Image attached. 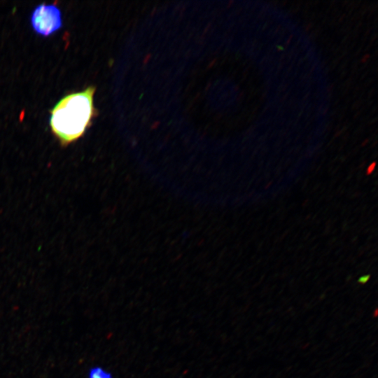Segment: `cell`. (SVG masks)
<instances>
[{
    "instance_id": "4",
    "label": "cell",
    "mask_w": 378,
    "mask_h": 378,
    "mask_svg": "<svg viewBox=\"0 0 378 378\" xmlns=\"http://www.w3.org/2000/svg\"><path fill=\"white\" fill-rule=\"evenodd\" d=\"M369 277H370V276H362L361 278L359 279L358 281H359L360 283L364 284V283H365L366 281H368Z\"/></svg>"
},
{
    "instance_id": "5",
    "label": "cell",
    "mask_w": 378,
    "mask_h": 378,
    "mask_svg": "<svg viewBox=\"0 0 378 378\" xmlns=\"http://www.w3.org/2000/svg\"><path fill=\"white\" fill-rule=\"evenodd\" d=\"M374 165H375V163L374 162L373 164H372L369 169H368V173L370 174L372 171L374 170Z\"/></svg>"
},
{
    "instance_id": "3",
    "label": "cell",
    "mask_w": 378,
    "mask_h": 378,
    "mask_svg": "<svg viewBox=\"0 0 378 378\" xmlns=\"http://www.w3.org/2000/svg\"><path fill=\"white\" fill-rule=\"evenodd\" d=\"M88 378H112V376L103 368L94 367L90 370Z\"/></svg>"
},
{
    "instance_id": "1",
    "label": "cell",
    "mask_w": 378,
    "mask_h": 378,
    "mask_svg": "<svg viewBox=\"0 0 378 378\" xmlns=\"http://www.w3.org/2000/svg\"><path fill=\"white\" fill-rule=\"evenodd\" d=\"M95 87L69 94L60 99L50 112V126L61 145L66 146L80 138L91 124L95 109Z\"/></svg>"
},
{
    "instance_id": "2",
    "label": "cell",
    "mask_w": 378,
    "mask_h": 378,
    "mask_svg": "<svg viewBox=\"0 0 378 378\" xmlns=\"http://www.w3.org/2000/svg\"><path fill=\"white\" fill-rule=\"evenodd\" d=\"M31 23L36 33L48 36L62 27L60 10L55 4H40L31 14Z\"/></svg>"
}]
</instances>
